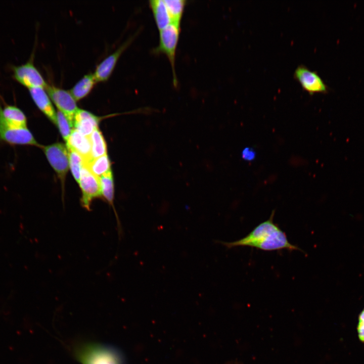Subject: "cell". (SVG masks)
I'll return each mask as SVG.
<instances>
[{
	"instance_id": "277c9868",
	"label": "cell",
	"mask_w": 364,
	"mask_h": 364,
	"mask_svg": "<svg viewBox=\"0 0 364 364\" xmlns=\"http://www.w3.org/2000/svg\"><path fill=\"white\" fill-rule=\"evenodd\" d=\"M41 148L51 165L59 177L62 186L69 166L68 149L62 143H57Z\"/></svg>"
},
{
	"instance_id": "603a6c76",
	"label": "cell",
	"mask_w": 364,
	"mask_h": 364,
	"mask_svg": "<svg viewBox=\"0 0 364 364\" xmlns=\"http://www.w3.org/2000/svg\"><path fill=\"white\" fill-rule=\"evenodd\" d=\"M256 155L255 150L251 147H245L241 152L242 158L247 161H253L256 157Z\"/></svg>"
},
{
	"instance_id": "9a60e30c",
	"label": "cell",
	"mask_w": 364,
	"mask_h": 364,
	"mask_svg": "<svg viewBox=\"0 0 364 364\" xmlns=\"http://www.w3.org/2000/svg\"><path fill=\"white\" fill-rule=\"evenodd\" d=\"M149 7L159 31L172 23L164 0L149 1Z\"/></svg>"
},
{
	"instance_id": "ffe728a7",
	"label": "cell",
	"mask_w": 364,
	"mask_h": 364,
	"mask_svg": "<svg viewBox=\"0 0 364 364\" xmlns=\"http://www.w3.org/2000/svg\"><path fill=\"white\" fill-rule=\"evenodd\" d=\"M99 178L101 195L114 209V182L112 171L102 175Z\"/></svg>"
},
{
	"instance_id": "5bb4252c",
	"label": "cell",
	"mask_w": 364,
	"mask_h": 364,
	"mask_svg": "<svg viewBox=\"0 0 364 364\" xmlns=\"http://www.w3.org/2000/svg\"><path fill=\"white\" fill-rule=\"evenodd\" d=\"M27 119L23 111L18 107L0 105V125L27 127Z\"/></svg>"
},
{
	"instance_id": "30bf717a",
	"label": "cell",
	"mask_w": 364,
	"mask_h": 364,
	"mask_svg": "<svg viewBox=\"0 0 364 364\" xmlns=\"http://www.w3.org/2000/svg\"><path fill=\"white\" fill-rule=\"evenodd\" d=\"M133 39V36L129 38L97 65L93 73L97 82L104 81L108 79L112 73L121 54L128 47Z\"/></svg>"
},
{
	"instance_id": "4fadbf2b",
	"label": "cell",
	"mask_w": 364,
	"mask_h": 364,
	"mask_svg": "<svg viewBox=\"0 0 364 364\" xmlns=\"http://www.w3.org/2000/svg\"><path fill=\"white\" fill-rule=\"evenodd\" d=\"M100 121V117L90 112L78 109L74 117L73 126L82 134L89 136L98 127Z\"/></svg>"
},
{
	"instance_id": "3957f363",
	"label": "cell",
	"mask_w": 364,
	"mask_h": 364,
	"mask_svg": "<svg viewBox=\"0 0 364 364\" xmlns=\"http://www.w3.org/2000/svg\"><path fill=\"white\" fill-rule=\"evenodd\" d=\"M45 89L59 111L67 117L73 127L74 117L79 108L70 90L49 84Z\"/></svg>"
},
{
	"instance_id": "7a4b0ae2",
	"label": "cell",
	"mask_w": 364,
	"mask_h": 364,
	"mask_svg": "<svg viewBox=\"0 0 364 364\" xmlns=\"http://www.w3.org/2000/svg\"><path fill=\"white\" fill-rule=\"evenodd\" d=\"M180 32V25L174 23L159 31L158 44L153 51L154 54H163L167 57L171 68L173 84L175 87L178 84L175 71V58Z\"/></svg>"
},
{
	"instance_id": "7c38bea8",
	"label": "cell",
	"mask_w": 364,
	"mask_h": 364,
	"mask_svg": "<svg viewBox=\"0 0 364 364\" xmlns=\"http://www.w3.org/2000/svg\"><path fill=\"white\" fill-rule=\"evenodd\" d=\"M29 91L37 108L51 121L56 124L57 113L46 89L34 87L29 89Z\"/></svg>"
},
{
	"instance_id": "8fae6325",
	"label": "cell",
	"mask_w": 364,
	"mask_h": 364,
	"mask_svg": "<svg viewBox=\"0 0 364 364\" xmlns=\"http://www.w3.org/2000/svg\"><path fill=\"white\" fill-rule=\"evenodd\" d=\"M66 143L67 148L73 149L82 157L83 165L92 160V145L89 136L84 135L75 129L72 130Z\"/></svg>"
},
{
	"instance_id": "8992f818",
	"label": "cell",
	"mask_w": 364,
	"mask_h": 364,
	"mask_svg": "<svg viewBox=\"0 0 364 364\" xmlns=\"http://www.w3.org/2000/svg\"><path fill=\"white\" fill-rule=\"evenodd\" d=\"M79 184L82 193L81 204L86 210H90L92 201L102 197L99 178L83 166Z\"/></svg>"
},
{
	"instance_id": "cb8c5ba5",
	"label": "cell",
	"mask_w": 364,
	"mask_h": 364,
	"mask_svg": "<svg viewBox=\"0 0 364 364\" xmlns=\"http://www.w3.org/2000/svg\"><path fill=\"white\" fill-rule=\"evenodd\" d=\"M357 330L359 340L360 341L364 342V308L358 316Z\"/></svg>"
},
{
	"instance_id": "ba28073f",
	"label": "cell",
	"mask_w": 364,
	"mask_h": 364,
	"mask_svg": "<svg viewBox=\"0 0 364 364\" xmlns=\"http://www.w3.org/2000/svg\"><path fill=\"white\" fill-rule=\"evenodd\" d=\"M0 140L9 145L41 146L27 127L0 125Z\"/></svg>"
},
{
	"instance_id": "d4e9b609",
	"label": "cell",
	"mask_w": 364,
	"mask_h": 364,
	"mask_svg": "<svg viewBox=\"0 0 364 364\" xmlns=\"http://www.w3.org/2000/svg\"><path fill=\"white\" fill-rule=\"evenodd\" d=\"M227 364H243V363H242L241 362L239 361L236 360L235 361H230V362H228Z\"/></svg>"
},
{
	"instance_id": "5b68a950",
	"label": "cell",
	"mask_w": 364,
	"mask_h": 364,
	"mask_svg": "<svg viewBox=\"0 0 364 364\" xmlns=\"http://www.w3.org/2000/svg\"><path fill=\"white\" fill-rule=\"evenodd\" d=\"M12 70L14 78L28 89L34 87L46 88L48 84L34 66L32 58L23 64L13 66Z\"/></svg>"
},
{
	"instance_id": "44dd1931",
	"label": "cell",
	"mask_w": 364,
	"mask_h": 364,
	"mask_svg": "<svg viewBox=\"0 0 364 364\" xmlns=\"http://www.w3.org/2000/svg\"><path fill=\"white\" fill-rule=\"evenodd\" d=\"M67 149L69 154V166L75 179L79 184L83 165V158L73 149L70 148H67Z\"/></svg>"
},
{
	"instance_id": "9c48e42d",
	"label": "cell",
	"mask_w": 364,
	"mask_h": 364,
	"mask_svg": "<svg viewBox=\"0 0 364 364\" xmlns=\"http://www.w3.org/2000/svg\"><path fill=\"white\" fill-rule=\"evenodd\" d=\"M79 359L83 364H120L116 353L99 346H89L80 352Z\"/></svg>"
},
{
	"instance_id": "6da1fadb",
	"label": "cell",
	"mask_w": 364,
	"mask_h": 364,
	"mask_svg": "<svg viewBox=\"0 0 364 364\" xmlns=\"http://www.w3.org/2000/svg\"><path fill=\"white\" fill-rule=\"evenodd\" d=\"M275 210H273L268 219L261 222L247 235L240 240L231 242L215 240L228 248L238 246H247L266 251L287 249L289 251H303L291 244L286 233L274 222Z\"/></svg>"
},
{
	"instance_id": "ac0fdd59",
	"label": "cell",
	"mask_w": 364,
	"mask_h": 364,
	"mask_svg": "<svg viewBox=\"0 0 364 364\" xmlns=\"http://www.w3.org/2000/svg\"><path fill=\"white\" fill-rule=\"evenodd\" d=\"M89 136L92 145V159L107 155L105 140L99 128H96Z\"/></svg>"
},
{
	"instance_id": "e0dca14e",
	"label": "cell",
	"mask_w": 364,
	"mask_h": 364,
	"mask_svg": "<svg viewBox=\"0 0 364 364\" xmlns=\"http://www.w3.org/2000/svg\"><path fill=\"white\" fill-rule=\"evenodd\" d=\"M83 166L98 177L111 170L110 161L107 155L93 159Z\"/></svg>"
},
{
	"instance_id": "d6986e66",
	"label": "cell",
	"mask_w": 364,
	"mask_h": 364,
	"mask_svg": "<svg viewBox=\"0 0 364 364\" xmlns=\"http://www.w3.org/2000/svg\"><path fill=\"white\" fill-rule=\"evenodd\" d=\"M172 23L180 25L187 1L185 0H164Z\"/></svg>"
},
{
	"instance_id": "2e32d148",
	"label": "cell",
	"mask_w": 364,
	"mask_h": 364,
	"mask_svg": "<svg viewBox=\"0 0 364 364\" xmlns=\"http://www.w3.org/2000/svg\"><path fill=\"white\" fill-rule=\"evenodd\" d=\"M96 82L93 73H88L79 79L70 92L75 100L79 101L90 93Z\"/></svg>"
},
{
	"instance_id": "7402d4cb",
	"label": "cell",
	"mask_w": 364,
	"mask_h": 364,
	"mask_svg": "<svg viewBox=\"0 0 364 364\" xmlns=\"http://www.w3.org/2000/svg\"><path fill=\"white\" fill-rule=\"evenodd\" d=\"M56 124L63 138L67 142L71 133L73 127L67 117L59 111L57 112Z\"/></svg>"
},
{
	"instance_id": "52a82bcc",
	"label": "cell",
	"mask_w": 364,
	"mask_h": 364,
	"mask_svg": "<svg viewBox=\"0 0 364 364\" xmlns=\"http://www.w3.org/2000/svg\"><path fill=\"white\" fill-rule=\"evenodd\" d=\"M294 77L299 82L302 88L310 95L328 91L326 84L318 73L310 70L304 65L301 64L296 67Z\"/></svg>"
}]
</instances>
